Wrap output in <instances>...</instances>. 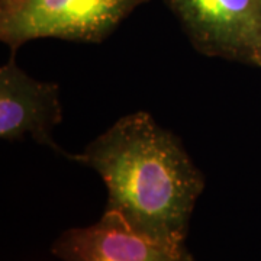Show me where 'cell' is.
Here are the masks:
<instances>
[{"label":"cell","mask_w":261,"mask_h":261,"mask_svg":"<svg viewBox=\"0 0 261 261\" xmlns=\"http://www.w3.org/2000/svg\"><path fill=\"white\" fill-rule=\"evenodd\" d=\"M67 157L99 173L108 189L106 212L154 241L186 248L205 178L177 137L149 113L123 116L82 154Z\"/></svg>","instance_id":"obj_1"},{"label":"cell","mask_w":261,"mask_h":261,"mask_svg":"<svg viewBox=\"0 0 261 261\" xmlns=\"http://www.w3.org/2000/svg\"><path fill=\"white\" fill-rule=\"evenodd\" d=\"M15 54L0 68V137L12 141L31 135L38 144L67 157L51 137V130L63 121L58 86L29 77L16 64Z\"/></svg>","instance_id":"obj_5"},{"label":"cell","mask_w":261,"mask_h":261,"mask_svg":"<svg viewBox=\"0 0 261 261\" xmlns=\"http://www.w3.org/2000/svg\"><path fill=\"white\" fill-rule=\"evenodd\" d=\"M147 2L149 0H0V39L12 53L39 38L102 42Z\"/></svg>","instance_id":"obj_2"},{"label":"cell","mask_w":261,"mask_h":261,"mask_svg":"<svg viewBox=\"0 0 261 261\" xmlns=\"http://www.w3.org/2000/svg\"><path fill=\"white\" fill-rule=\"evenodd\" d=\"M260 3H261V0H260Z\"/></svg>","instance_id":"obj_6"},{"label":"cell","mask_w":261,"mask_h":261,"mask_svg":"<svg viewBox=\"0 0 261 261\" xmlns=\"http://www.w3.org/2000/svg\"><path fill=\"white\" fill-rule=\"evenodd\" d=\"M51 251L61 261H192L186 248L154 241L106 211L99 222L61 233Z\"/></svg>","instance_id":"obj_4"},{"label":"cell","mask_w":261,"mask_h":261,"mask_svg":"<svg viewBox=\"0 0 261 261\" xmlns=\"http://www.w3.org/2000/svg\"><path fill=\"white\" fill-rule=\"evenodd\" d=\"M202 54L261 67L260 0H166Z\"/></svg>","instance_id":"obj_3"}]
</instances>
